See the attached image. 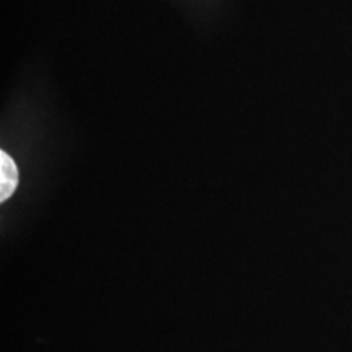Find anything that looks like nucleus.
Instances as JSON below:
<instances>
[{
  "mask_svg": "<svg viewBox=\"0 0 352 352\" xmlns=\"http://www.w3.org/2000/svg\"><path fill=\"white\" fill-rule=\"evenodd\" d=\"M19 186V168L10 155L0 152V201L6 202Z\"/></svg>",
  "mask_w": 352,
  "mask_h": 352,
  "instance_id": "obj_1",
  "label": "nucleus"
}]
</instances>
